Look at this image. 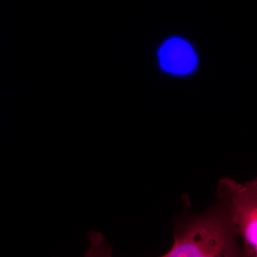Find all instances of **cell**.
I'll use <instances>...</instances> for the list:
<instances>
[{
    "label": "cell",
    "mask_w": 257,
    "mask_h": 257,
    "mask_svg": "<svg viewBox=\"0 0 257 257\" xmlns=\"http://www.w3.org/2000/svg\"><path fill=\"white\" fill-rule=\"evenodd\" d=\"M159 58L164 70L179 75L190 73L197 64V56L192 47L179 38L165 42L159 51Z\"/></svg>",
    "instance_id": "3"
},
{
    "label": "cell",
    "mask_w": 257,
    "mask_h": 257,
    "mask_svg": "<svg viewBox=\"0 0 257 257\" xmlns=\"http://www.w3.org/2000/svg\"><path fill=\"white\" fill-rule=\"evenodd\" d=\"M216 196L242 241L244 256L257 257V177L244 183L219 179Z\"/></svg>",
    "instance_id": "2"
},
{
    "label": "cell",
    "mask_w": 257,
    "mask_h": 257,
    "mask_svg": "<svg viewBox=\"0 0 257 257\" xmlns=\"http://www.w3.org/2000/svg\"><path fill=\"white\" fill-rule=\"evenodd\" d=\"M163 257L244 256L242 245L227 211L219 202L199 214H182L174 242Z\"/></svg>",
    "instance_id": "1"
}]
</instances>
